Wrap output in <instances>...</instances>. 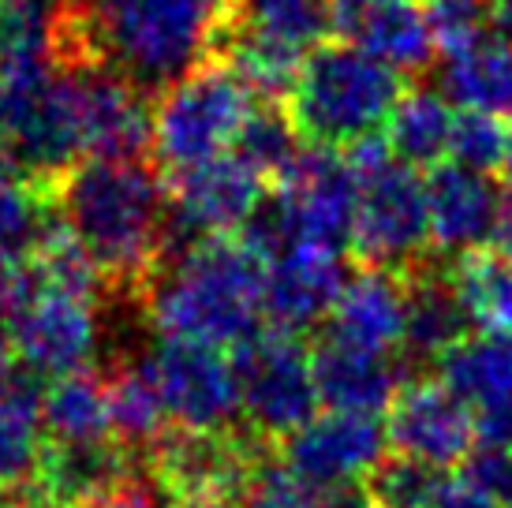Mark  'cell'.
Instances as JSON below:
<instances>
[{
  "mask_svg": "<svg viewBox=\"0 0 512 508\" xmlns=\"http://www.w3.org/2000/svg\"><path fill=\"white\" fill-rule=\"evenodd\" d=\"M356 176L352 254L359 266L404 273L434 251L427 180L393 157L385 135H370L341 150Z\"/></svg>",
  "mask_w": 512,
  "mask_h": 508,
  "instance_id": "5",
  "label": "cell"
},
{
  "mask_svg": "<svg viewBox=\"0 0 512 508\" xmlns=\"http://www.w3.org/2000/svg\"><path fill=\"white\" fill-rule=\"evenodd\" d=\"M333 34L397 75H423L438 57L423 0H333Z\"/></svg>",
  "mask_w": 512,
  "mask_h": 508,
  "instance_id": "17",
  "label": "cell"
},
{
  "mask_svg": "<svg viewBox=\"0 0 512 508\" xmlns=\"http://www.w3.org/2000/svg\"><path fill=\"white\" fill-rule=\"evenodd\" d=\"M277 452L299 479L326 497L367 479L370 467L389 456V434L378 415L326 411L288 434Z\"/></svg>",
  "mask_w": 512,
  "mask_h": 508,
  "instance_id": "13",
  "label": "cell"
},
{
  "mask_svg": "<svg viewBox=\"0 0 512 508\" xmlns=\"http://www.w3.org/2000/svg\"><path fill=\"white\" fill-rule=\"evenodd\" d=\"M75 0H0V75L57 68Z\"/></svg>",
  "mask_w": 512,
  "mask_h": 508,
  "instance_id": "27",
  "label": "cell"
},
{
  "mask_svg": "<svg viewBox=\"0 0 512 508\" xmlns=\"http://www.w3.org/2000/svg\"><path fill=\"white\" fill-rule=\"evenodd\" d=\"M38 292H42V277L34 269V258L0 251V318L12 322L15 314L34 303Z\"/></svg>",
  "mask_w": 512,
  "mask_h": 508,
  "instance_id": "42",
  "label": "cell"
},
{
  "mask_svg": "<svg viewBox=\"0 0 512 508\" xmlns=\"http://www.w3.org/2000/svg\"><path fill=\"white\" fill-rule=\"evenodd\" d=\"M456 479L494 508H512V449L479 445L460 460Z\"/></svg>",
  "mask_w": 512,
  "mask_h": 508,
  "instance_id": "40",
  "label": "cell"
},
{
  "mask_svg": "<svg viewBox=\"0 0 512 508\" xmlns=\"http://www.w3.org/2000/svg\"><path fill=\"white\" fill-rule=\"evenodd\" d=\"M486 23L498 42L512 45V0H486Z\"/></svg>",
  "mask_w": 512,
  "mask_h": 508,
  "instance_id": "45",
  "label": "cell"
},
{
  "mask_svg": "<svg viewBox=\"0 0 512 508\" xmlns=\"http://www.w3.org/2000/svg\"><path fill=\"white\" fill-rule=\"evenodd\" d=\"M45 452L42 389L23 374L0 385V490L19 494L34 486Z\"/></svg>",
  "mask_w": 512,
  "mask_h": 508,
  "instance_id": "26",
  "label": "cell"
},
{
  "mask_svg": "<svg viewBox=\"0 0 512 508\" xmlns=\"http://www.w3.org/2000/svg\"><path fill=\"white\" fill-rule=\"evenodd\" d=\"M441 98L456 109L512 120V45L494 34L441 60Z\"/></svg>",
  "mask_w": 512,
  "mask_h": 508,
  "instance_id": "24",
  "label": "cell"
},
{
  "mask_svg": "<svg viewBox=\"0 0 512 508\" xmlns=\"http://www.w3.org/2000/svg\"><path fill=\"white\" fill-rule=\"evenodd\" d=\"M311 370L322 408L348 411V415H378V419L389 415L400 385L408 381L400 359L382 352H363V348L341 344L333 337H322L314 344Z\"/></svg>",
  "mask_w": 512,
  "mask_h": 508,
  "instance_id": "21",
  "label": "cell"
},
{
  "mask_svg": "<svg viewBox=\"0 0 512 508\" xmlns=\"http://www.w3.org/2000/svg\"><path fill=\"white\" fill-rule=\"evenodd\" d=\"M318 508H370V501H367V494H363V482H359V486H348V490L326 494Z\"/></svg>",
  "mask_w": 512,
  "mask_h": 508,
  "instance_id": "47",
  "label": "cell"
},
{
  "mask_svg": "<svg viewBox=\"0 0 512 508\" xmlns=\"http://www.w3.org/2000/svg\"><path fill=\"white\" fill-rule=\"evenodd\" d=\"M453 105L441 98V90L430 86H412L404 90L397 109L385 120V142L397 161L419 169H434L449 157V139H453Z\"/></svg>",
  "mask_w": 512,
  "mask_h": 508,
  "instance_id": "28",
  "label": "cell"
},
{
  "mask_svg": "<svg viewBox=\"0 0 512 508\" xmlns=\"http://www.w3.org/2000/svg\"><path fill=\"white\" fill-rule=\"evenodd\" d=\"M438 381L468 408H479L490 396L505 393L512 385V333L479 329L460 340L438 363Z\"/></svg>",
  "mask_w": 512,
  "mask_h": 508,
  "instance_id": "31",
  "label": "cell"
},
{
  "mask_svg": "<svg viewBox=\"0 0 512 508\" xmlns=\"http://www.w3.org/2000/svg\"><path fill=\"white\" fill-rule=\"evenodd\" d=\"M505 142H509V124L490 113H471L460 109L453 120V139H449V161L464 165L471 172L501 169L505 161Z\"/></svg>",
  "mask_w": 512,
  "mask_h": 508,
  "instance_id": "38",
  "label": "cell"
},
{
  "mask_svg": "<svg viewBox=\"0 0 512 508\" xmlns=\"http://www.w3.org/2000/svg\"><path fill=\"white\" fill-rule=\"evenodd\" d=\"M494 251L512 266V187H505V195H501V217H498V232H494Z\"/></svg>",
  "mask_w": 512,
  "mask_h": 508,
  "instance_id": "46",
  "label": "cell"
},
{
  "mask_svg": "<svg viewBox=\"0 0 512 508\" xmlns=\"http://www.w3.org/2000/svg\"><path fill=\"white\" fill-rule=\"evenodd\" d=\"M57 217L60 206L53 184H38L30 176L0 180V251L34 258Z\"/></svg>",
  "mask_w": 512,
  "mask_h": 508,
  "instance_id": "34",
  "label": "cell"
},
{
  "mask_svg": "<svg viewBox=\"0 0 512 508\" xmlns=\"http://www.w3.org/2000/svg\"><path fill=\"white\" fill-rule=\"evenodd\" d=\"M285 198L292 247L318 251H352L356 228V176L341 150L307 146L281 184H273Z\"/></svg>",
  "mask_w": 512,
  "mask_h": 508,
  "instance_id": "12",
  "label": "cell"
},
{
  "mask_svg": "<svg viewBox=\"0 0 512 508\" xmlns=\"http://www.w3.org/2000/svg\"><path fill=\"white\" fill-rule=\"evenodd\" d=\"M423 4H427V19L430 30H434V42H438V53L468 49V45L490 34L486 0H423Z\"/></svg>",
  "mask_w": 512,
  "mask_h": 508,
  "instance_id": "39",
  "label": "cell"
},
{
  "mask_svg": "<svg viewBox=\"0 0 512 508\" xmlns=\"http://www.w3.org/2000/svg\"><path fill=\"white\" fill-rule=\"evenodd\" d=\"M307 150L303 135L296 131L292 116L285 105H270V101H258L255 109L247 113L243 127L232 139V150L251 172H258L266 184H281L292 165L299 161V154Z\"/></svg>",
  "mask_w": 512,
  "mask_h": 508,
  "instance_id": "32",
  "label": "cell"
},
{
  "mask_svg": "<svg viewBox=\"0 0 512 508\" xmlns=\"http://www.w3.org/2000/svg\"><path fill=\"white\" fill-rule=\"evenodd\" d=\"M326 337L389 355L404 337V281L389 269L359 266L344 284L337 307L326 322Z\"/></svg>",
  "mask_w": 512,
  "mask_h": 508,
  "instance_id": "22",
  "label": "cell"
},
{
  "mask_svg": "<svg viewBox=\"0 0 512 508\" xmlns=\"http://www.w3.org/2000/svg\"><path fill=\"white\" fill-rule=\"evenodd\" d=\"M38 508H105V505H45V501H42Z\"/></svg>",
  "mask_w": 512,
  "mask_h": 508,
  "instance_id": "51",
  "label": "cell"
},
{
  "mask_svg": "<svg viewBox=\"0 0 512 508\" xmlns=\"http://www.w3.org/2000/svg\"><path fill=\"white\" fill-rule=\"evenodd\" d=\"M217 60H225L228 68L243 79V86L255 94V101H270V105H285L292 98L299 71L307 53L288 42H277L270 34L243 27L236 19V27L228 30V38L217 49Z\"/></svg>",
  "mask_w": 512,
  "mask_h": 508,
  "instance_id": "30",
  "label": "cell"
},
{
  "mask_svg": "<svg viewBox=\"0 0 512 508\" xmlns=\"http://www.w3.org/2000/svg\"><path fill=\"white\" fill-rule=\"evenodd\" d=\"M172 221L195 240L236 236L255 213L270 184L243 165L236 154L210 157L202 165L165 172Z\"/></svg>",
  "mask_w": 512,
  "mask_h": 508,
  "instance_id": "15",
  "label": "cell"
},
{
  "mask_svg": "<svg viewBox=\"0 0 512 508\" xmlns=\"http://www.w3.org/2000/svg\"><path fill=\"white\" fill-rule=\"evenodd\" d=\"M135 460H146V456H131L113 438L83 441V445L45 441L34 490L42 494L45 505H101L120 486Z\"/></svg>",
  "mask_w": 512,
  "mask_h": 508,
  "instance_id": "23",
  "label": "cell"
},
{
  "mask_svg": "<svg viewBox=\"0 0 512 508\" xmlns=\"http://www.w3.org/2000/svg\"><path fill=\"white\" fill-rule=\"evenodd\" d=\"M240 23L311 53L333 34V0H240Z\"/></svg>",
  "mask_w": 512,
  "mask_h": 508,
  "instance_id": "35",
  "label": "cell"
},
{
  "mask_svg": "<svg viewBox=\"0 0 512 508\" xmlns=\"http://www.w3.org/2000/svg\"><path fill=\"white\" fill-rule=\"evenodd\" d=\"M101 374L109 381L113 441H120L131 456H150L157 449V441L172 430V419L150 370H146L143 355L113 359L109 370H101Z\"/></svg>",
  "mask_w": 512,
  "mask_h": 508,
  "instance_id": "25",
  "label": "cell"
},
{
  "mask_svg": "<svg viewBox=\"0 0 512 508\" xmlns=\"http://www.w3.org/2000/svg\"><path fill=\"white\" fill-rule=\"evenodd\" d=\"M15 374V352H12V340H8V333L0 329V385L4 381H12Z\"/></svg>",
  "mask_w": 512,
  "mask_h": 508,
  "instance_id": "48",
  "label": "cell"
},
{
  "mask_svg": "<svg viewBox=\"0 0 512 508\" xmlns=\"http://www.w3.org/2000/svg\"><path fill=\"white\" fill-rule=\"evenodd\" d=\"M445 482L449 479L438 467L389 452L370 467V475L363 479V494H367L370 508H430Z\"/></svg>",
  "mask_w": 512,
  "mask_h": 508,
  "instance_id": "36",
  "label": "cell"
},
{
  "mask_svg": "<svg viewBox=\"0 0 512 508\" xmlns=\"http://www.w3.org/2000/svg\"><path fill=\"white\" fill-rule=\"evenodd\" d=\"M322 494L299 479L296 471L281 460V452H262L243 482L236 508H318Z\"/></svg>",
  "mask_w": 512,
  "mask_h": 508,
  "instance_id": "37",
  "label": "cell"
},
{
  "mask_svg": "<svg viewBox=\"0 0 512 508\" xmlns=\"http://www.w3.org/2000/svg\"><path fill=\"white\" fill-rule=\"evenodd\" d=\"M94 15L109 64L157 98L217 57L240 19V0H116Z\"/></svg>",
  "mask_w": 512,
  "mask_h": 508,
  "instance_id": "3",
  "label": "cell"
},
{
  "mask_svg": "<svg viewBox=\"0 0 512 508\" xmlns=\"http://www.w3.org/2000/svg\"><path fill=\"white\" fill-rule=\"evenodd\" d=\"M404 281V337H400V367L404 374L419 363L438 367L460 340L471 337V318L456 296L449 277V258L430 251L423 262L400 273ZM412 378V374H408Z\"/></svg>",
  "mask_w": 512,
  "mask_h": 508,
  "instance_id": "18",
  "label": "cell"
},
{
  "mask_svg": "<svg viewBox=\"0 0 512 508\" xmlns=\"http://www.w3.org/2000/svg\"><path fill=\"white\" fill-rule=\"evenodd\" d=\"M98 303L42 288L27 311L12 318V352L34 378H68L90 370L101 348Z\"/></svg>",
  "mask_w": 512,
  "mask_h": 508,
  "instance_id": "14",
  "label": "cell"
},
{
  "mask_svg": "<svg viewBox=\"0 0 512 508\" xmlns=\"http://www.w3.org/2000/svg\"><path fill=\"white\" fill-rule=\"evenodd\" d=\"M64 71V68H60ZM83 154L98 161H150L154 157V98L143 94L109 60L72 68Z\"/></svg>",
  "mask_w": 512,
  "mask_h": 508,
  "instance_id": "11",
  "label": "cell"
},
{
  "mask_svg": "<svg viewBox=\"0 0 512 508\" xmlns=\"http://www.w3.org/2000/svg\"><path fill=\"white\" fill-rule=\"evenodd\" d=\"M143 363L165 400L172 426L199 434L240 430V385L236 370L221 348L199 340L157 337L143 352Z\"/></svg>",
  "mask_w": 512,
  "mask_h": 508,
  "instance_id": "9",
  "label": "cell"
},
{
  "mask_svg": "<svg viewBox=\"0 0 512 508\" xmlns=\"http://www.w3.org/2000/svg\"><path fill=\"white\" fill-rule=\"evenodd\" d=\"M90 4H94V8H105V4H116V0H90Z\"/></svg>",
  "mask_w": 512,
  "mask_h": 508,
  "instance_id": "52",
  "label": "cell"
},
{
  "mask_svg": "<svg viewBox=\"0 0 512 508\" xmlns=\"http://www.w3.org/2000/svg\"><path fill=\"white\" fill-rule=\"evenodd\" d=\"M471 423H475V438L479 445H498L512 449V385L505 393L490 396L486 404L471 408Z\"/></svg>",
  "mask_w": 512,
  "mask_h": 508,
  "instance_id": "43",
  "label": "cell"
},
{
  "mask_svg": "<svg viewBox=\"0 0 512 508\" xmlns=\"http://www.w3.org/2000/svg\"><path fill=\"white\" fill-rule=\"evenodd\" d=\"M501 172H505V180L512 187V124H509V142H505V161H501Z\"/></svg>",
  "mask_w": 512,
  "mask_h": 508,
  "instance_id": "50",
  "label": "cell"
},
{
  "mask_svg": "<svg viewBox=\"0 0 512 508\" xmlns=\"http://www.w3.org/2000/svg\"><path fill=\"white\" fill-rule=\"evenodd\" d=\"M344 254L318 251V247H292L266 262V325L303 337L307 329L329 322V314L348 284Z\"/></svg>",
  "mask_w": 512,
  "mask_h": 508,
  "instance_id": "19",
  "label": "cell"
},
{
  "mask_svg": "<svg viewBox=\"0 0 512 508\" xmlns=\"http://www.w3.org/2000/svg\"><path fill=\"white\" fill-rule=\"evenodd\" d=\"M0 142L38 184H57L75 169L86 154L72 75L60 68L0 75Z\"/></svg>",
  "mask_w": 512,
  "mask_h": 508,
  "instance_id": "6",
  "label": "cell"
},
{
  "mask_svg": "<svg viewBox=\"0 0 512 508\" xmlns=\"http://www.w3.org/2000/svg\"><path fill=\"white\" fill-rule=\"evenodd\" d=\"M404 94V75L348 42H322L307 53L288 116L307 146L348 150L356 142L382 135L389 113Z\"/></svg>",
  "mask_w": 512,
  "mask_h": 508,
  "instance_id": "4",
  "label": "cell"
},
{
  "mask_svg": "<svg viewBox=\"0 0 512 508\" xmlns=\"http://www.w3.org/2000/svg\"><path fill=\"white\" fill-rule=\"evenodd\" d=\"M255 105V94L225 60H206L154 98V161L180 172L228 154Z\"/></svg>",
  "mask_w": 512,
  "mask_h": 508,
  "instance_id": "7",
  "label": "cell"
},
{
  "mask_svg": "<svg viewBox=\"0 0 512 508\" xmlns=\"http://www.w3.org/2000/svg\"><path fill=\"white\" fill-rule=\"evenodd\" d=\"M270 449V441L255 438L247 426L228 430V434H199V430L172 426L146 460L154 464L176 501H232L236 505L255 460Z\"/></svg>",
  "mask_w": 512,
  "mask_h": 508,
  "instance_id": "10",
  "label": "cell"
},
{
  "mask_svg": "<svg viewBox=\"0 0 512 508\" xmlns=\"http://www.w3.org/2000/svg\"><path fill=\"white\" fill-rule=\"evenodd\" d=\"M430 508H494L490 501H483L479 494H471L460 479H449L441 486V494L430 501Z\"/></svg>",
  "mask_w": 512,
  "mask_h": 508,
  "instance_id": "44",
  "label": "cell"
},
{
  "mask_svg": "<svg viewBox=\"0 0 512 508\" xmlns=\"http://www.w3.org/2000/svg\"><path fill=\"white\" fill-rule=\"evenodd\" d=\"M105 508H176L180 501L172 497V490L161 482L150 460H135L131 471L120 479L113 494L101 501Z\"/></svg>",
  "mask_w": 512,
  "mask_h": 508,
  "instance_id": "41",
  "label": "cell"
},
{
  "mask_svg": "<svg viewBox=\"0 0 512 508\" xmlns=\"http://www.w3.org/2000/svg\"><path fill=\"white\" fill-rule=\"evenodd\" d=\"M176 508H236L232 501H180Z\"/></svg>",
  "mask_w": 512,
  "mask_h": 508,
  "instance_id": "49",
  "label": "cell"
},
{
  "mask_svg": "<svg viewBox=\"0 0 512 508\" xmlns=\"http://www.w3.org/2000/svg\"><path fill=\"white\" fill-rule=\"evenodd\" d=\"M430 202V240L445 258L483 251L494 243L501 217V191L486 172H471L456 161H441L423 176Z\"/></svg>",
  "mask_w": 512,
  "mask_h": 508,
  "instance_id": "20",
  "label": "cell"
},
{
  "mask_svg": "<svg viewBox=\"0 0 512 508\" xmlns=\"http://www.w3.org/2000/svg\"><path fill=\"white\" fill-rule=\"evenodd\" d=\"M42 426L45 441L57 445H83V441H109V381L101 370H79L57 378L42 393Z\"/></svg>",
  "mask_w": 512,
  "mask_h": 508,
  "instance_id": "29",
  "label": "cell"
},
{
  "mask_svg": "<svg viewBox=\"0 0 512 508\" xmlns=\"http://www.w3.org/2000/svg\"><path fill=\"white\" fill-rule=\"evenodd\" d=\"M262 296L266 262L240 236H210L157 269L139 303L157 337L199 340L232 352L266 322Z\"/></svg>",
  "mask_w": 512,
  "mask_h": 508,
  "instance_id": "2",
  "label": "cell"
},
{
  "mask_svg": "<svg viewBox=\"0 0 512 508\" xmlns=\"http://www.w3.org/2000/svg\"><path fill=\"white\" fill-rule=\"evenodd\" d=\"M389 452L412 456L438 471L460 467L475 449L471 408L460 404L438 378H408L385 415Z\"/></svg>",
  "mask_w": 512,
  "mask_h": 508,
  "instance_id": "16",
  "label": "cell"
},
{
  "mask_svg": "<svg viewBox=\"0 0 512 508\" xmlns=\"http://www.w3.org/2000/svg\"><path fill=\"white\" fill-rule=\"evenodd\" d=\"M228 359L240 385V423L255 438L281 445L322 408L314 389L311 352L296 333L262 325L255 337L236 344Z\"/></svg>",
  "mask_w": 512,
  "mask_h": 508,
  "instance_id": "8",
  "label": "cell"
},
{
  "mask_svg": "<svg viewBox=\"0 0 512 508\" xmlns=\"http://www.w3.org/2000/svg\"><path fill=\"white\" fill-rule=\"evenodd\" d=\"M449 277L468 318L479 329L512 333V266L498 251H468L449 258Z\"/></svg>",
  "mask_w": 512,
  "mask_h": 508,
  "instance_id": "33",
  "label": "cell"
},
{
  "mask_svg": "<svg viewBox=\"0 0 512 508\" xmlns=\"http://www.w3.org/2000/svg\"><path fill=\"white\" fill-rule=\"evenodd\" d=\"M53 187L64 221L98 262L109 296L143 299L165 251L169 184L161 169L154 161L83 157Z\"/></svg>",
  "mask_w": 512,
  "mask_h": 508,
  "instance_id": "1",
  "label": "cell"
}]
</instances>
